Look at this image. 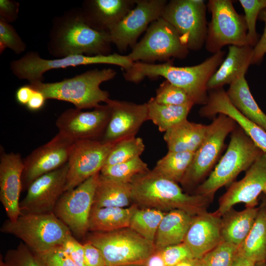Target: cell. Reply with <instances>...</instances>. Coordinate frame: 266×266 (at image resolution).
<instances>
[{
  "label": "cell",
  "mask_w": 266,
  "mask_h": 266,
  "mask_svg": "<svg viewBox=\"0 0 266 266\" xmlns=\"http://www.w3.org/2000/svg\"><path fill=\"white\" fill-rule=\"evenodd\" d=\"M109 33L95 30L84 21L80 8H74L54 18L47 50L57 58L72 55L110 54Z\"/></svg>",
  "instance_id": "1"
},
{
  "label": "cell",
  "mask_w": 266,
  "mask_h": 266,
  "mask_svg": "<svg viewBox=\"0 0 266 266\" xmlns=\"http://www.w3.org/2000/svg\"><path fill=\"white\" fill-rule=\"evenodd\" d=\"M225 52L221 50L202 63L191 66L179 67L167 62L161 64L134 62L125 70V78L137 83L145 77L162 76L184 90L194 104L205 105L207 101V83L224 60Z\"/></svg>",
  "instance_id": "2"
},
{
  "label": "cell",
  "mask_w": 266,
  "mask_h": 266,
  "mask_svg": "<svg viewBox=\"0 0 266 266\" xmlns=\"http://www.w3.org/2000/svg\"><path fill=\"white\" fill-rule=\"evenodd\" d=\"M132 200L162 211L180 209L195 216L207 211L213 199L184 192L177 183L153 170L136 176L131 183Z\"/></svg>",
  "instance_id": "3"
},
{
  "label": "cell",
  "mask_w": 266,
  "mask_h": 266,
  "mask_svg": "<svg viewBox=\"0 0 266 266\" xmlns=\"http://www.w3.org/2000/svg\"><path fill=\"white\" fill-rule=\"evenodd\" d=\"M116 72L111 68L88 70L62 81L29 83L33 88L41 92L47 100L54 99L72 103L76 108H96L101 102L110 99L107 91L100 88V84L113 79Z\"/></svg>",
  "instance_id": "4"
},
{
  "label": "cell",
  "mask_w": 266,
  "mask_h": 266,
  "mask_svg": "<svg viewBox=\"0 0 266 266\" xmlns=\"http://www.w3.org/2000/svg\"><path fill=\"white\" fill-rule=\"evenodd\" d=\"M230 136L225 154L193 194L213 199L219 189L234 182L238 175L246 171L263 152L239 126Z\"/></svg>",
  "instance_id": "5"
},
{
  "label": "cell",
  "mask_w": 266,
  "mask_h": 266,
  "mask_svg": "<svg viewBox=\"0 0 266 266\" xmlns=\"http://www.w3.org/2000/svg\"><path fill=\"white\" fill-rule=\"evenodd\" d=\"M0 230L20 239L35 253L61 246L72 234L53 213L21 214L14 222L5 220Z\"/></svg>",
  "instance_id": "6"
},
{
  "label": "cell",
  "mask_w": 266,
  "mask_h": 266,
  "mask_svg": "<svg viewBox=\"0 0 266 266\" xmlns=\"http://www.w3.org/2000/svg\"><path fill=\"white\" fill-rule=\"evenodd\" d=\"M101 252L106 266H141L157 249L130 228L106 232H92L86 240Z\"/></svg>",
  "instance_id": "7"
},
{
  "label": "cell",
  "mask_w": 266,
  "mask_h": 266,
  "mask_svg": "<svg viewBox=\"0 0 266 266\" xmlns=\"http://www.w3.org/2000/svg\"><path fill=\"white\" fill-rule=\"evenodd\" d=\"M236 126L233 119L223 114L208 125L205 137L180 183L184 190L194 192L207 178L216 166L227 136Z\"/></svg>",
  "instance_id": "8"
},
{
  "label": "cell",
  "mask_w": 266,
  "mask_h": 266,
  "mask_svg": "<svg viewBox=\"0 0 266 266\" xmlns=\"http://www.w3.org/2000/svg\"><path fill=\"white\" fill-rule=\"evenodd\" d=\"M133 63L127 55L116 53L96 56L72 55L54 59H45L41 58L38 53L31 51L21 58L12 61L10 69L16 77L26 79L31 83L43 82L44 73L51 69L82 65L110 64L127 70Z\"/></svg>",
  "instance_id": "9"
},
{
  "label": "cell",
  "mask_w": 266,
  "mask_h": 266,
  "mask_svg": "<svg viewBox=\"0 0 266 266\" xmlns=\"http://www.w3.org/2000/svg\"><path fill=\"white\" fill-rule=\"evenodd\" d=\"M207 8L211 14L205 42L207 51L215 54L227 45H248L244 16L235 11L232 0H210Z\"/></svg>",
  "instance_id": "10"
},
{
  "label": "cell",
  "mask_w": 266,
  "mask_h": 266,
  "mask_svg": "<svg viewBox=\"0 0 266 266\" xmlns=\"http://www.w3.org/2000/svg\"><path fill=\"white\" fill-rule=\"evenodd\" d=\"M188 53L174 28L161 17L149 25L144 37L127 56L133 62L151 64L170 58H184Z\"/></svg>",
  "instance_id": "11"
},
{
  "label": "cell",
  "mask_w": 266,
  "mask_h": 266,
  "mask_svg": "<svg viewBox=\"0 0 266 266\" xmlns=\"http://www.w3.org/2000/svg\"><path fill=\"white\" fill-rule=\"evenodd\" d=\"M206 10L202 0H173L167 2L162 17L174 28L189 50H198L206 38Z\"/></svg>",
  "instance_id": "12"
},
{
  "label": "cell",
  "mask_w": 266,
  "mask_h": 266,
  "mask_svg": "<svg viewBox=\"0 0 266 266\" xmlns=\"http://www.w3.org/2000/svg\"><path fill=\"white\" fill-rule=\"evenodd\" d=\"M100 173L76 188L65 192L58 201L53 213L78 238L88 232V220L93 206Z\"/></svg>",
  "instance_id": "13"
},
{
  "label": "cell",
  "mask_w": 266,
  "mask_h": 266,
  "mask_svg": "<svg viewBox=\"0 0 266 266\" xmlns=\"http://www.w3.org/2000/svg\"><path fill=\"white\" fill-rule=\"evenodd\" d=\"M116 142L106 143L95 139L75 141L71 147L67 162L65 192L76 188L100 172Z\"/></svg>",
  "instance_id": "14"
},
{
  "label": "cell",
  "mask_w": 266,
  "mask_h": 266,
  "mask_svg": "<svg viewBox=\"0 0 266 266\" xmlns=\"http://www.w3.org/2000/svg\"><path fill=\"white\" fill-rule=\"evenodd\" d=\"M266 194V153L263 152L240 180L234 181L220 198L216 212L222 216L235 205L256 207L260 197Z\"/></svg>",
  "instance_id": "15"
},
{
  "label": "cell",
  "mask_w": 266,
  "mask_h": 266,
  "mask_svg": "<svg viewBox=\"0 0 266 266\" xmlns=\"http://www.w3.org/2000/svg\"><path fill=\"white\" fill-rule=\"evenodd\" d=\"M165 0H136L134 7L109 32L111 42L120 51L136 44L148 25L162 16Z\"/></svg>",
  "instance_id": "16"
},
{
  "label": "cell",
  "mask_w": 266,
  "mask_h": 266,
  "mask_svg": "<svg viewBox=\"0 0 266 266\" xmlns=\"http://www.w3.org/2000/svg\"><path fill=\"white\" fill-rule=\"evenodd\" d=\"M110 117L109 105H100L93 110L83 111L69 108L58 118L59 133L75 141L81 139H101Z\"/></svg>",
  "instance_id": "17"
},
{
  "label": "cell",
  "mask_w": 266,
  "mask_h": 266,
  "mask_svg": "<svg viewBox=\"0 0 266 266\" xmlns=\"http://www.w3.org/2000/svg\"><path fill=\"white\" fill-rule=\"evenodd\" d=\"M67 172V163L33 181L20 202L21 214L53 213L58 201L65 192Z\"/></svg>",
  "instance_id": "18"
},
{
  "label": "cell",
  "mask_w": 266,
  "mask_h": 266,
  "mask_svg": "<svg viewBox=\"0 0 266 266\" xmlns=\"http://www.w3.org/2000/svg\"><path fill=\"white\" fill-rule=\"evenodd\" d=\"M74 142L58 133L50 141L32 152L23 160L22 191L27 190L37 178L67 163Z\"/></svg>",
  "instance_id": "19"
},
{
  "label": "cell",
  "mask_w": 266,
  "mask_h": 266,
  "mask_svg": "<svg viewBox=\"0 0 266 266\" xmlns=\"http://www.w3.org/2000/svg\"><path fill=\"white\" fill-rule=\"evenodd\" d=\"M110 109V117L101 140L113 143L135 136L142 125L149 120L146 103L136 104L109 99L105 103Z\"/></svg>",
  "instance_id": "20"
},
{
  "label": "cell",
  "mask_w": 266,
  "mask_h": 266,
  "mask_svg": "<svg viewBox=\"0 0 266 266\" xmlns=\"http://www.w3.org/2000/svg\"><path fill=\"white\" fill-rule=\"evenodd\" d=\"M23 168V160L19 153H7L0 148V201L8 219L12 222L21 214L19 198L22 191Z\"/></svg>",
  "instance_id": "21"
},
{
  "label": "cell",
  "mask_w": 266,
  "mask_h": 266,
  "mask_svg": "<svg viewBox=\"0 0 266 266\" xmlns=\"http://www.w3.org/2000/svg\"><path fill=\"white\" fill-rule=\"evenodd\" d=\"M209 91L207 102L200 110V115L213 118L219 114L229 116L262 151L266 153V132L244 116L233 105L223 87Z\"/></svg>",
  "instance_id": "22"
},
{
  "label": "cell",
  "mask_w": 266,
  "mask_h": 266,
  "mask_svg": "<svg viewBox=\"0 0 266 266\" xmlns=\"http://www.w3.org/2000/svg\"><path fill=\"white\" fill-rule=\"evenodd\" d=\"M221 216L216 211H205L193 217L184 242L190 249L194 259L201 258L222 240Z\"/></svg>",
  "instance_id": "23"
},
{
  "label": "cell",
  "mask_w": 266,
  "mask_h": 266,
  "mask_svg": "<svg viewBox=\"0 0 266 266\" xmlns=\"http://www.w3.org/2000/svg\"><path fill=\"white\" fill-rule=\"evenodd\" d=\"M134 0H88L80 8L85 23L93 29L109 32L135 6Z\"/></svg>",
  "instance_id": "24"
},
{
  "label": "cell",
  "mask_w": 266,
  "mask_h": 266,
  "mask_svg": "<svg viewBox=\"0 0 266 266\" xmlns=\"http://www.w3.org/2000/svg\"><path fill=\"white\" fill-rule=\"evenodd\" d=\"M253 48L249 45H230L227 57L207 83L208 92L231 84L240 75L246 73L251 65Z\"/></svg>",
  "instance_id": "25"
},
{
  "label": "cell",
  "mask_w": 266,
  "mask_h": 266,
  "mask_svg": "<svg viewBox=\"0 0 266 266\" xmlns=\"http://www.w3.org/2000/svg\"><path fill=\"white\" fill-rule=\"evenodd\" d=\"M208 125L187 119L168 129L164 135L168 151L195 152L203 142Z\"/></svg>",
  "instance_id": "26"
},
{
  "label": "cell",
  "mask_w": 266,
  "mask_h": 266,
  "mask_svg": "<svg viewBox=\"0 0 266 266\" xmlns=\"http://www.w3.org/2000/svg\"><path fill=\"white\" fill-rule=\"evenodd\" d=\"M259 207H245L237 211L233 208L221 216L222 240L238 247L251 231L258 215Z\"/></svg>",
  "instance_id": "27"
},
{
  "label": "cell",
  "mask_w": 266,
  "mask_h": 266,
  "mask_svg": "<svg viewBox=\"0 0 266 266\" xmlns=\"http://www.w3.org/2000/svg\"><path fill=\"white\" fill-rule=\"evenodd\" d=\"M194 216L180 209L166 213L157 230L154 240L157 250L183 242Z\"/></svg>",
  "instance_id": "28"
},
{
  "label": "cell",
  "mask_w": 266,
  "mask_h": 266,
  "mask_svg": "<svg viewBox=\"0 0 266 266\" xmlns=\"http://www.w3.org/2000/svg\"><path fill=\"white\" fill-rule=\"evenodd\" d=\"M245 75L243 73L230 84L226 94L239 112L266 132V114L254 99Z\"/></svg>",
  "instance_id": "29"
},
{
  "label": "cell",
  "mask_w": 266,
  "mask_h": 266,
  "mask_svg": "<svg viewBox=\"0 0 266 266\" xmlns=\"http://www.w3.org/2000/svg\"><path fill=\"white\" fill-rule=\"evenodd\" d=\"M137 204L127 207L92 206L88 220V232H106L128 228Z\"/></svg>",
  "instance_id": "30"
},
{
  "label": "cell",
  "mask_w": 266,
  "mask_h": 266,
  "mask_svg": "<svg viewBox=\"0 0 266 266\" xmlns=\"http://www.w3.org/2000/svg\"><path fill=\"white\" fill-rule=\"evenodd\" d=\"M132 201L131 183L108 178L100 173L92 206L127 207Z\"/></svg>",
  "instance_id": "31"
},
{
  "label": "cell",
  "mask_w": 266,
  "mask_h": 266,
  "mask_svg": "<svg viewBox=\"0 0 266 266\" xmlns=\"http://www.w3.org/2000/svg\"><path fill=\"white\" fill-rule=\"evenodd\" d=\"M249 234L239 246L238 253L255 262H266V212L260 205Z\"/></svg>",
  "instance_id": "32"
},
{
  "label": "cell",
  "mask_w": 266,
  "mask_h": 266,
  "mask_svg": "<svg viewBox=\"0 0 266 266\" xmlns=\"http://www.w3.org/2000/svg\"><path fill=\"white\" fill-rule=\"evenodd\" d=\"M149 120L156 125L161 132L187 119V116L194 104L171 105L158 103L154 98L147 102Z\"/></svg>",
  "instance_id": "33"
},
{
  "label": "cell",
  "mask_w": 266,
  "mask_h": 266,
  "mask_svg": "<svg viewBox=\"0 0 266 266\" xmlns=\"http://www.w3.org/2000/svg\"><path fill=\"white\" fill-rule=\"evenodd\" d=\"M195 153L168 151L157 162L153 170L171 180L180 183L192 163Z\"/></svg>",
  "instance_id": "34"
},
{
  "label": "cell",
  "mask_w": 266,
  "mask_h": 266,
  "mask_svg": "<svg viewBox=\"0 0 266 266\" xmlns=\"http://www.w3.org/2000/svg\"><path fill=\"white\" fill-rule=\"evenodd\" d=\"M166 213L151 208H137L131 219L129 228L154 243L159 226Z\"/></svg>",
  "instance_id": "35"
},
{
  "label": "cell",
  "mask_w": 266,
  "mask_h": 266,
  "mask_svg": "<svg viewBox=\"0 0 266 266\" xmlns=\"http://www.w3.org/2000/svg\"><path fill=\"white\" fill-rule=\"evenodd\" d=\"M149 170L147 164L139 157L121 163L104 166L100 174L116 181L131 183L136 176Z\"/></svg>",
  "instance_id": "36"
},
{
  "label": "cell",
  "mask_w": 266,
  "mask_h": 266,
  "mask_svg": "<svg viewBox=\"0 0 266 266\" xmlns=\"http://www.w3.org/2000/svg\"><path fill=\"white\" fill-rule=\"evenodd\" d=\"M144 149L145 145L140 137L132 136L122 139L114 145L104 166L121 163L139 157Z\"/></svg>",
  "instance_id": "37"
},
{
  "label": "cell",
  "mask_w": 266,
  "mask_h": 266,
  "mask_svg": "<svg viewBox=\"0 0 266 266\" xmlns=\"http://www.w3.org/2000/svg\"><path fill=\"white\" fill-rule=\"evenodd\" d=\"M238 248L222 241L201 258L195 259V266H231L238 254Z\"/></svg>",
  "instance_id": "38"
},
{
  "label": "cell",
  "mask_w": 266,
  "mask_h": 266,
  "mask_svg": "<svg viewBox=\"0 0 266 266\" xmlns=\"http://www.w3.org/2000/svg\"><path fill=\"white\" fill-rule=\"evenodd\" d=\"M244 9L247 28V45L254 47L259 41L256 32V21L260 12L266 8V0H239Z\"/></svg>",
  "instance_id": "39"
},
{
  "label": "cell",
  "mask_w": 266,
  "mask_h": 266,
  "mask_svg": "<svg viewBox=\"0 0 266 266\" xmlns=\"http://www.w3.org/2000/svg\"><path fill=\"white\" fill-rule=\"evenodd\" d=\"M156 101L162 104L183 105L195 104L188 94L182 89L166 80L156 90Z\"/></svg>",
  "instance_id": "40"
},
{
  "label": "cell",
  "mask_w": 266,
  "mask_h": 266,
  "mask_svg": "<svg viewBox=\"0 0 266 266\" xmlns=\"http://www.w3.org/2000/svg\"><path fill=\"white\" fill-rule=\"evenodd\" d=\"M4 261L7 266H43L35 254L23 242L5 253Z\"/></svg>",
  "instance_id": "41"
},
{
  "label": "cell",
  "mask_w": 266,
  "mask_h": 266,
  "mask_svg": "<svg viewBox=\"0 0 266 266\" xmlns=\"http://www.w3.org/2000/svg\"><path fill=\"white\" fill-rule=\"evenodd\" d=\"M8 48L15 54L24 52L27 45L10 23L0 20V53Z\"/></svg>",
  "instance_id": "42"
},
{
  "label": "cell",
  "mask_w": 266,
  "mask_h": 266,
  "mask_svg": "<svg viewBox=\"0 0 266 266\" xmlns=\"http://www.w3.org/2000/svg\"><path fill=\"white\" fill-rule=\"evenodd\" d=\"M34 253L43 266H78L61 246L42 253Z\"/></svg>",
  "instance_id": "43"
},
{
  "label": "cell",
  "mask_w": 266,
  "mask_h": 266,
  "mask_svg": "<svg viewBox=\"0 0 266 266\" xmlns=\"http://www.w3.org/2000/svg\"><path fill=\"white\" fill-rule=\"evenodd\" d=\"M160 251L166 266H174L184 261L194 259L190 249L184 242L167 246Z\"/></svg>",
  "instance_id": "44"
},
{
  "label": "cell",
  "mask_w": 266,
  "mask_h": 266,
  "mask_svg": "<svg viewBox=\"0 0 266 266\" xmlns=\"http://www.w3.org/2000/svg\"><path fill=\"white\" fill-rule=\"evenodd\" d=\"M61 246L78 266H86L83 245L77 241L73 234L69 235Z\"/></svg>",
  "instance_id": "45"
},
{
  "label": "cell",
  "mask_w": 266,
  "mask_h": 266,
  "mask_svg": "<svg viewBox=\"0 0 266 266\" xmlns=\"http://www.w3.org/2000/svg\"><path fill=\"white\" fill-rule=\"evenodd\" d=\"M258 19L265 23L264 33L256 45L253 48L251 65L259 64L266 53V8L260 13Z\"/></svg>",
  "instance_id": "46"
},
{
  "label": "cell",
  "mask_w": 266,
  "mask_h": 266,
  "mask_svg": "<svg viewBox=\"0 0 266 266\" xmlns=\"http://www.w3.org/2000/svg\"><path fill=\"white\" fill-rule=\"evenodd\" d=\"M83 245L86 266H106L104 258L99 248L87 241Z\"/></svg>",
  "instance_id": "47"
},
{
  "label": "cell",
  "mask_w": 266,
  "mask_h": 266,
  "mask_svg": "<svg viewBox=\"0 0 266 266\" xmlns=\"http://www.w3.org/2000/svg\"><path fill=\"white\" fill-rule=\"evenodd\" d=\"M20 4L12 0H0V20L7 23L15 22L18 18Z\"/></svg>",
  "instance_id": "48"
},
{
  "label": "cell",
  "mask_w": 266,
  "mask_h": 266,
  "mask_svg": "<svg viewBox=\"0 0 266 266\" xmlns=\"http://www.w3.org/2000/svg\"><path fill=\"white\" fill-rule=\"evenodd\" d=\"M46 100V98L41 92L34 90L26 106L31 111H37L43 107Z\"/></svg>",
  "instance_id": "49"
},
{
  "label": "cell",
  "mask_w": 266,
  "mask_h": 266,
  "mask_svg": "<svg viewBox=\"0 0 266 266\" xmlns=\"http://www.w3.org/2000/svg\"><path fill=\"white\" fill-rule=\"evenodd\" d=\"M34 91V90L30 84L21 86L16 92L17 101L21 105L26 106Z\"/></svg>",
  "instance_id": "50"
},
{
  "label": "cell",
  "mask_w": 266,
  "mask_h": 266,
  "mask_svg": "<svg viewBox=\"0 0 266 266\" xmlns=\"http://www.w3.org/2000/svg\"><path fill=\"white\" fill-rule=\"evenodd\" d=\"M144 266H166L160 250H157L146 261Z\"/></svg>",
  "instance_id": "51"
},
{
  "label": "cell",
  "mask_w": 266,
  "mask_h": 266,
  "mask_svg": "<svg viewBox=\"0 0 266 266\" xmlns=\"http://www.w3.org/2000/svg\"><path fill=\"white\" fill-rule=\"evenodd\" d=\"M256 262L238 254L231 266H255Z\"/></svg>",
  "instance_id": "52"
},
{
  "label": "cell",
  "mask_w": 266,
  "mask_h": 266,
  "mask_svg": "<svg viewBox=\"0 0 266 266\" xmlns=\"http://www.w3.org/2000/svg\"><path fill=\"white\" fill-rule=\"evenodd\" d=\"M174 266H195V259L185 260Z\"/></svg>",
  "instance_id": "53"
},
{
  "label": "cell",
  "mask_w": 266,
  "mask_h": 266,
  "mask_svg": "<svg viewBox=\"0 0 266 266\" xmlns=\"http://www.w3.org/2000/svg\"><path fill=\"white\" fill-rule=\"evenodd\" d=\"M261 197V203L260 206H262L266 212V194L263 195Z\"/></svg>",
  "instance_id": "54"
},
{
  "label": "cell",
  "mask_w": 266,
  "mask_h": 266,
  "mask_svg": "<svg viewBox=\"0 0 266 266\" xmlns=\"http://www.w3.org/2000/svg\"><path fill=\"white\" fill-rule=\"evenodd\" d=\"M0 266H7L1 255H0Z\"/></svg>",
  "instance_id": "55"
},
{
  "label": "cell",
  "mask_w": 266,
  "mask_h": 266,
  "mask_svg": "<svg viewBox=\"0 0 266 266\" xmlns=\"http://www.w3.org/2000/svg\"><path fill=\"white\" fill-rule=\"evenodd\" d=\"M255 266H266V262H261L256 263Z\"/></svg>",
  "instance_id": "56"
}]
</instances>
